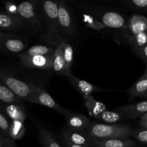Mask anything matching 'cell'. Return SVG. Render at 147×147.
<instances>
[{
	"instance_id": "17",
	"label": "cell",
	"mask_w": 147,
	"mask_h": 147,
	"mask_svg": "<svg viewBox=\"0 0 147 147\" xmlns=\"http://www.w3.org/2000/svg\"><path fill=\"white\" fill-rule=\"evenodd\" d=\"M135 144V142L130 139L92 138V146L97 147H133Z\"/></svg>"
},
{
	"instance_id": "11",
	"label": "cell",
	"mask_w": 147,
	"mask_h": 147,
	"mask_svg": "<svg viewBox=\"0 0 147 147\" xmlns=\"http://www.w3.org/2000/svg\"><path fill=\"white\" fill-rule=\"evenodd\" d=\"M101 22L106 27L117 29L122 30L123 32H127L128 23L123 16L115 11H107L101 16Z\"/></svg>"
},
{
	"instance_id": "13",
	"label": "cell",
	"mask_w": 147,
	"mask_h": 147,
	"mask_svg": "<svg viewBox=\"0 0 147 147\" xmlns=\"http://www.w3.org/2000/svg\"><path fill=\"white\" fill-rule=\"evenodd\" d=\"M116 111L124 113L129 117V120L136 119L147 113V100L121 106L116 109Z\"/></svg>"
},
{
	"instance_id": "31",
	"label": "cell",
	"mask_w": 147,
	"mask_h": 147,
	"mask_svg": "<svg viewBox=\"0 0 147 147\" xmlns=\"http://www.w3.org/2000/svg\"><path fill=\"white\" fill-rule=\"evenodd\" d=\"M134 7L140 9L147 10V0H130Z\"/></svg>"
},
{
	"instance_id": "35",
	"label": "cell",
	"mask_w": 147,
	"mask_h": 147,
	"mask_svg": "<svg viewBox=\"0 0 147 147\" xmlns=\"http://www.w3.org/2000/svg\"><path fill=\"white\" fill-rule=\"evenodd\" d=\"M143 76H144V77H147V64H146V70H145V73H144Z\"/></svg>"
},
{
	"instance_id": "12",
	"label": "cell",
	"mask_w": 147,
	"mask_h": 147,
	"mask_svg": "<svg viewBox=\"0 0 147 147\" xmlns=\"http://www.w3.org/2000/svg\"><path fill=\"white\" fill-rule=\"evenodd\" d=\"M62 134L63 139L72 144L84 147L92 146V138H90L86 131L72 130L67 127V129L62 131Z\"/></svg>"
},
{
	"instance_id": "19",
	"label": "cell",
	"mask_w": 147,
	"mask_h": 147,
	"mask_svg": "<svg viewBox=\"0 0 147 147\" xmlns=\"http://www.w3.org/2000/svg\"><path fill=\"white\" fill-rule=\"evenodd\" d=\"M4 110L11 121L17 120L24 122L27 117V113L22 104L14 103L6 105Z\"/></svg>"
},
{
	"instance_id": "20",
	"label": "cell",
	"mask_w": 147,
	"mask_h": 147,
	"mask_svg": "<svg viewBox=\"0 0 147 147\" xmlns=\"http://www.w3.org/2000/svg\"><path fill=\"white\" fill-rule=\"evenodd\" d=\"M55 47H49L44 45H37L30 47L27 50L20 55V57H29L36 55H50L55 53Z\"/></svg>"
},
{
	"instance_id": "30",
	"label": "cell",
	"mask_w": 147,
	"mask_h": 147,
	"mask_svg": "<svg viewBox=\"0 0 147 147\" xmlns=\"http://www.w3.org/2000/svg\"><path fill=\"white\" fill-rule=\"evenodd\" d=\"M6 12L9 14H14V15H19L17 12V7L15 4H12L11 2H7L5 4Z\"/></svg>"
},
{
	"instance_id": "38",
	"label": "cell",
	"mask_w": 147,
	"mask_h": 147,
	"mask_svg": "<svg viewBox=\"0 0 147 147\" xmlns=\"http://www.w3.org/2000/svg\"><path fill=\"white\" fill-rule=\"evenodd\" d=\"M93 147H97V146H93Z\"/></svg>"
},
{
	"instance_id": "28",
	"label": "cell",
	"mask_w": 147,
	"mask_h": 147,
	"mask_svg": "<svg viewBox=\"0 0 147 147\" xmlns=\"http://www.w3.org/2000/svg\"><path fill=\"white\" fill-rule=\"evenodd\" d=\"M133 136L139 142L147 144V129L146 128L133 131Z\"/></svg>"
},
{
	"instance_id": "27",
	"label": "cell",
	"mask_w": 147,
	"mask_h": 147,
	"mask_svg": "<svg viewBox=\"0 0 147 147\" xmlns=\"http://www.w3.org/2000/svg\"><path fill=\"white\" fill-rule=\"evenodd\" d=\"M9 128L10 124L9 123L6 116H4L2 111L0 113V129H1V134L6 137H9Z\"/></svg>"
},
{
	"instance_id": "10",
	"label": "cell",
	"mask_w": 147,
	"mask_h": 147,
	"mask_svg": "<svg viewBox=\"0 0 147 147\" xmlns=\"http://www.w3.org/2000/svg\"><path fill=\"white\" fill-rule=\"evenodd\" d=\"M147 32V18L142 15L135 14L129 18L127 25L126 38L128 41L136 36Z\"/></svg>"
},
{
	"instance_id": "4",
	"label": "cell",
	"mask_w": 147,
	"mask_h": 147,
	"mask_svg": "<svg viewBox=\"0 0 147 147\" xmlns=\"http://www.w3.org/2000/svg\"><path fill=\"white\" fill-rule=\"evenodd\" d=\"M0 76L1 83L4 86H7L22 99L28 101L29 99L32 96L34 93V85L25 83L3 72H1Z\"/></svg>"
},
{
	"instance_id": "29",
	"label": "cell",
	"mask_w": 147,
	"mask_h": 147,
	"mask_svg": "<svg viewBox=\"0 0 147 147\" xmlns=\"http://www.w3.org/2000/svg\"><path fill=\"white\" fill-rule=\"evenodd\" d=\"M134 51L139 57H141L145 63H147V45L136 49Z\"/></svg>"
},
{
	"instance_id": "37",
	"label": "cell",
	"mask_w": 147,
	"mask_h": 147,
	"mask_svg": "<svg viewBox=\"0 0 147 147\" xmlns=\"http://www.w3.org/2000/svg\"><path fill=\"white\" fill-rule=\"evenodd\" d=\"M34 1H37V0H34Z\"/></svg>"
},
{
	"instance_id": "1",
	"label": "cell",
	"mask_w": 147,
	"mask_h": 147,
	"mask_svg": "<svg viewBox=\"0 0 147 147\" xmlns=\"http://www.w3.org/2000/svg\"><path fill=\"white\" fill-rule=\"evenodd\" d=\"M86 132L93 139H128L133 135L131 129L127 125L123 124L91 123Z\"/></svg>"
},
{
	"instance_id": "24",
	"label": "cell",
	"mask_w": 147,
	"mask_h": 147,
	"mask_svg": "<svg viewBox=\"0 0 147 147\" xmlns=\"http://www.w3.org/2000/svg\"><path fill=\"white\" fill-rule=\"evenodd\" d=\"M21 98L15 94L12 90H10L7 86H4V84L0 85V100L3 103L6 105L14 104V103H18L22 104L20 102Z\"/></svg>"
},
{
	"instance_id": "6",
	"label": "cell",
	"mask_w": 147,
	"mask_h": 147,
	"mask_svg": "<svg viewBox=\"0 0 147 147\" xmlns=\"http://www.w3.org/2000/svg\"><path fill=\"white\" fill-rule=\"evenodd\" d=\"M58 5V24L60 33L68 38H74L77 35V31L71 13L64 2L59 1Z\"/></svg>"
},
{
	"instance_id": "15",
	"label": "cell",
	"mask_w": 147,
	"mask_h": 147,
	"mask_svg": "<svg viewBox=\"0 0 147 147\" xmlns=\"http://www.w3.org/2000/svg\"><path fill=\"white\" fill-rule=\"evenodd\" d=\"M67 78H68L70 83L74 86L75 88L77 89L83 97L90 96V95H91L93 93H95V92L102 91L103 90L102 89L96 87L94 85L91 84V83H88L86 80L78 78L77 77L73 76L71 73L67 76Z\"/></svg>"
},
{
	"instance_id": "32",
	"label": "cell",
	"mask_w": 147,
	"mask_h": 147,
	"mask_svg": "<svg viewBox=\"0 0 147 147\" xmlns=\"http://www.w3.org/2000/svg\"><path fill=\"white\" fill-rule=\"evenodd\" d=\"M139 124H140L143 128H146V129H147V113L141 117Z\"/></svg>"
},
{
	"instance_id": "26",
	"label": "cell",
	"mask_w": 147,
	"mask_h": 147,
	"mask_svg": "<svg viewBox=\"0 0 147 147\" xmlns=\"http://www.w3.org/2000/svg\"><path fill=\"white\" fill-rule=\"evenodd\" d=\"M147 91V77H142L130 88L128 92L132 97H142Z\"/></svg>"
},
{
	"instance_id": "2",
	"label": "cell",
	"mask_w": 147,
	"mask_h": 147,
	"mask_svg": "<svg viewBox=\"0 0 147 147\" xmlns=\"http://www.w3.org/2000/svg\"><path fill=\"white\" fill-rule=\"evenodd\" d=\"M34 0L22 1L17 6V12L22 19L25 27L34 33L43 31L42 19L39 16Z\"/></svg>"
},
{
	"instance_id": "3",
	"label": "cell",
	"mask_w": 147,
	"mask_h": 147,
	"mask_svg": "<svg viewBox=\"0 0 147 147\" xmlns=\"http://www.w3.org/2000/svg\"><path fill=\"white\" fill-rule=\"evenodd\" d=\"M40 14L49 35L60 33L58 24L59 5L55 0H41Z\"/></svg>"
},
{
	"instance_id": "16",
	"label": "cell",
	"mask_w": 147,
	"mask_h": 147,
	"mask_svg": "<svg viewBox=\"0 0 147 147\" xmlns=\"http://www.w3.org/2000/svg\"><path fill=\"white\" fill-rule=\"evenodd\" d=\"M53 43L56 45L55 51L54 53L53 70L55 73H57V74L67 77V76H68L71 72L68 71L67 67H66L65 61L64 57H63V52H62L61 45H60V43L57 42L55 41L53 42Z\"/></svg>"
},
{
	"instance_id": "9",
	"label": "cell",
	"mask_w": 147,
	"mask_h": 147,
	"mask_svg": "<svg viewBox=\"0 0 147 147\" xmlns=\"http://www.w3.org/2000/svg\"><path fill=\"white\" fill-rule=\"evenodd\" d=\"M25 27L22 19L19 15L1 11L0 14V28L7 32H20Z\"/></svg>"
},
{
	"instance_id": "14",
	"label": "cell",
	"mask_w": 147,
	"mask_h": 147,
	"mask_svg": "<svg viewBox=\"0 0 147 147\" xmlns=\"http://www.w3.org/2000/svg\"><path fill=\"white\" fill-rule=\"evenodd\" d=\"M66 123L68 129L79 131H86L92 123L86 116L75 113H71L66 118Z\"/></svg>"
},
{
	"instance_id": "7",
	"label": "cell",
	"mask_w": 147,
	"mask_h": 147,
	"mask_svg": "<svg viewBox=\"0 0 147 147\" xmlns=\"http://www.w3.org/2000/svg\"><path fill=\"white\" fill-rule=\"evenodd\" d=\"M0 46L2 52L17 54L23 51L28 46V43L25 40L17 37L15 34L1 32Z\"/></svg>"
},
{
	"instance_id": "39",
	"label": "cell",
	"mask_w": 147,
	"mask_h": 147,
	"mask_svg": "<svg viewBox=\"0 0 147 147\" xmlns=\"http://www.w3.org/2000/svg\"><path fill=\"white\" fill-rule=\"evenodd\" d=\"M146 64H147V63H146Z\"/></svg>"
},
{
	"instance_id": "8",
	"label": "cell",
	"mask_w": 147,
	"mask_h": 147,
	"mask_svg": "<svg viewBox=\"0 0 147 147\" xmlns=\"http://www.w3.org/2000/svg\"><path fill=\"white\" fill-rule=\"evenodd\" d=\"M22 65L27 68L53 70L54 54L50 55H36L29 57H20Z\"/></svg>"
},
{
	"instance_id": "23",
	"label": "cell",
	"mask_w": 147,
	"mask_h": 147,
	"mask_svg": "<svg viewBox=\"0 0 147 147\" xmlns=\"http://www.w3.org/2000/svg\"><path fill=\"white\" fill-rule=\"evenodd\" d=\"M96 119L107 123H116L121 121L129 120V117L124 113L119 111H105L103 113L99 114L96 117Z\"/></svg>"
},
{
	"instance_id": "34",
	"label": "cell",
	"mask_w": 147,
	"mask_h": 147,
	"mask_svg": "<svg viewBox=\"0 0 147 147\" xmlns=\"http://www.w3.org/2000/svg\"><path fill=\"white\" fill-rule=\"evenodd\" d=\"M63 143L65 144V145L66 147H84V146H79V145H76V144H74L70 143V142H69L68 141H67L65 139H63Z\"/></svg>"
},
{
	"instance_id": "18",
	"label": "cell",
	"mask_w": 147,
	"mask_h": 147,
	"mask_svg": "<svg viewBox=\"0 0 147 147\" xmlns=\"http://www.w3.org/2000/svg\"><path fill=\"white\" fill-rule=\"evenodd\" d=\"M50 38L53 40H55L57 42L60 43L62 47V52H63V57H64L65 61L66 67L67 70L70 71V67L73 63V47L65 39L63 38L59 34L55 35H50Z\"/></svg>"
},
{
	"instance_id": "25",
	"label": "cell",
	"mask_w": 147,
	"mask_h": 147,
	"mask_svg": "<svg viewBox=\"0 0 147 147\" xmlns=\"http://www.w3.org/2000/svg\"><path fill=\"white\" fill-rule=\"evenodd\" d=\"M25 132L24 122L20 121H11L9 128V137L13 140H19L24 136Z\"/></svg>"
},
{
	"instance_id": "36",
	"label": "cell",
	"mask_w": 147,
	"mask_h": 147,
	"mask_svg": "<svg viewBox=\"0 0 147 147\" xmlns=\"http://www.w3.org/2000/svg\"><path fill=\"white\" fill-rule=\"evenodd\" d=\"M142 98H147V91L144 93V94L143 95V96H142Z\"/></svg>"
},
{
	"instance_id": "5",
	"label": "cell",
	"mask_w": 147,
	"mask_h": 147,
	"mask_svg": "<svg viewBox=\"0 0 147 147\" xmlns=\"http://www.w3.org/2000/svg\"><path fill=\"white\" fill-rule=\"evenodd\" d=\"M28 101L30 103H37V104L42 105V106L50 108V109L60 113V114L64 116L65 118H67L71 113L70 111L60 106L53 98V97L48 94V93L43 90L42 88L37 86H34V93H33L31 98L29 99Z\"/></svg>"
},
{
	"instance_id": "33",
	"label": "cell",
	"mask_w": 147,
	"mask_h": 147,
	"mask_svg": "<svg viewBox=\"0 0 147 147\" xmlns=\"http://www.w3.org/2000/svg\"><path fill=\"white\" fill-rule=\"evenodd\" d=\"M7 147H17L15 144V141L11 139L10 137H7Z\"/></svg>"
},
{
	"instance_id": "22",
	"label": "cell",
	"mask_w": 147,
	"mask_h": 147,
	"mask_svg": "<svg viewBox=\"0 0 147 147\" xmlns=\"http://www.w3.org/2000/svg\"><path fill=\"white\" fill-rule=\"evenodd\" d=\"M39 138L42 147H60L53 134L42 126L39 127Z\"/></svg>"
},
{
	"instance_id": "21",
	"label": "cell",
	"mask_w": 147,
	"mask_h": 147,
	"mask_svg": "<svg viewBox=\"0 0 147 147\" xmlns=\"http://www.w3.org/2000/svg\"><path fill=\"white\" fill-rule=\"evenodd\" d=\"M83 98L85 99V106L87 108L90 116L96 118L99 114L106 111V106L105 104L95 100L91 95Z\"/></svg>"
}]
</instances>
